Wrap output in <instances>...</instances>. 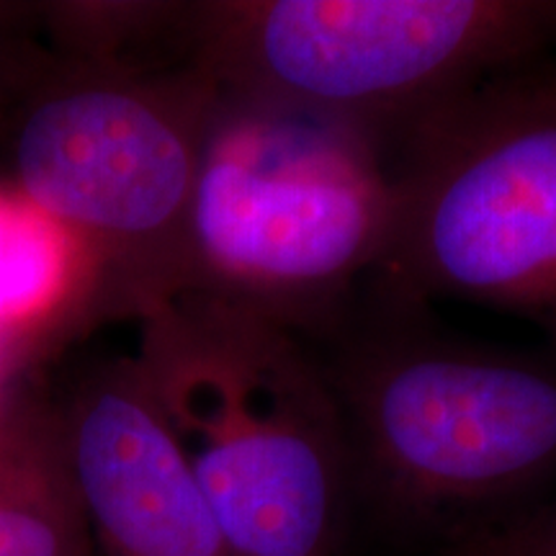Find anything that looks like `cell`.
<instances>
[{"label": "cell", "mask_w": 556, "mask_h": 556, "mask_svg": "<svg viewBox=\"0 0 556 556\" xmlns=\"http://www.w3.org/2000/svg\"><path fill=\"white\" fill-rule=\"evenodd\" d=\"M180 54L227 93L394 144L486 80L556 58V0H199L186 3Z\"/></svg>", "instance_id": "5"}, {"label": "cell", "mask_w": 556, "mask_h": 556, "mask_svg": "<svg viewBox=\"0 0 556 556\" xmlns=\"http://www.w3.org/2000/svg\"><path fill=\"white\" fill-rule=\"evenodd\" d=\"M312 353L343 420L351 486L389 518L462 544L556 486V348L454 336L422 304L371 291Z\"/></svg>", "instance_id": "1"}, {"label": "cell", "mask_w": 556, "mask_h": 556, "mask_svg": "<svg viewBox=\"0 0 556 556\" xmlns=\"http://www.w3.org/2000/svg\"><path fill=\"white\" fill-rule=\"evenodd\" d=\"M217 86L197 67L0 50V180L93 261L106 319H142L184 289L186 219Z\"/></svg>", "instance_id": "2"}, {"label": "cell", "mask_w": 556, "mask_h": 556, "mask_svg": "<svg viewBox=\"0 0 556 556\" xmlns=\"http://www.w3.org/2000/svg\"><path fill=\"white\" fill-rule=\"evenodd\" d=\"M3 189H5V184H3V180H0V193H3ZM5 387H9V384H5ZM0 389H3V384H0Z\"/></svg>", "instance_id": "11"}, {"label": "cell", "mask_w": 556, "mask_h": 556, "mask_svg": "<svg viewBox=\"0 0 556 556\" xmlns=\"http://www.w3.org/2000/svg\"><path fill=\"white\" fill-rule=\"evenodd\" d=\"M139 328V371L232 556H336L351 467L309 343L201 294Z\"/></svg>", "instance_id": "4"}, {"label": "cell", "mask_w": 556, "mask_h": 556, "mask_svg": "<svg viewBox=\"0 0 556 556\" xmlns=\"http://www.w3.org/2000/svg\"><path fill=\"white\" fill-rule=\"evenodd\" d=\"M0 556H99L58 397L29 379L0 389Z\"/></svg>", "instance_id": "8"}, {"label": "cell", "mask_w": 556, "mask_h": 556, "mask_svg": "<svg viewBox=\"0 0 556 556\" xmlns=\"http://www.w3.org/2000/svg\"><path fill=\"white\" fill-rule=\"evenodd\" d=\"M392 144L340 116L217 88L186 219L184 289L325 338L387 261Z\"/></svg>", "instance_id": "3"}, {"label": "cell", "mask_w": 556, "mask_h": 556, "mask_svg": "<svg viewBox=\"0 0 556 556\" xmlns=\"http://www.w3.org/2000/svg\"><path fill=\"white\" fill-rule=\"evenodd\" d=\"M392 160L397 227L374 294L507 312L556 348V58L430 111Z\"/></svg>", "instance_id": "6"}, {"label": "cell", "mask_w": 556, "mask_h": 556, "mask_svg": "<svg viewBox=\"0 0 556 556\" xmlns=\"http://www.w3.org/2000/svg\"><path fill=\"white\" fill-rule=\"evenodd\" d=\"M454 556H556V486L528 510L456 544Z\"/></svg>", "instance_id": "9"}, {"label": "cell", "mask_w": 556, "mask_h": 556, "mask_svg": "<svg viewBox=\"0 0 556 556\" xmlns=\"http://www.w3.org/2000/svg\"><path fill=\"white\" fill-rule=\"evenodd\" d=\"M31 11L34 5L29 3H0V47L31 18Z\"/></svg>", "instance_id": "10"}, {"label": "cell", "mask_w": 556, "mask_h": 556, "mask_svg": "<svg viewBox=\"0 0 556 556\" xmlns=\"http://www.w3.org/2000/svg\"><path fill=\"white\" fill-rule=\"evenodd\" d=\"M99 556H232L135 356L83 366L58 394Z\"/></svg>", "instance_id": "7"}]
</instances>
